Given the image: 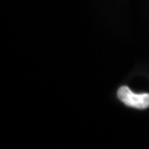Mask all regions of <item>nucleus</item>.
I'll list each match as a JSON object with an SVG mask.
<instances>
[{"mask_svg": "<svg viewBox=\"0 0 149 149\" xmlns=\"http://www.w3.org/2000/svg\"><path fill=\"white\" fill-rule=\"evenodd\" d=\"M118 99L130 108L145 109L149 108V94H136L128 86H122L117 91Z\"/></svg>", "mask_w": 149, "mask_h": 149, "instance_id": "obj_1", "label": "nucleus"}]
</instances>
